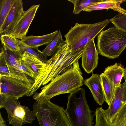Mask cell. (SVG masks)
I'll list each match as a JSON object with an SVG mask.
<instances>
[{
  "label": "cell",
  "instance_id": "obj_21",
  "mask_svg": "<svg viewBox=\"0 0 126 126\" xmlns=\"http://www.w3.org/2000/svg\"><path fill=\"white\" fill-rule=\"evenodd\" d=\"M1 42L7 48L18 55L22 54L18 45V39L11 34H4L0 36Z\"/></svg>",
  "mask_w": 126,
  "mask_h": 126
},
{
  "label": "cell",
  "instance_id": "obj_2",
  "mask_svg": "<svg viewBox=\"0 0 126 126\" xmlns=\"http://www.w3.org/2000/svg\"><path fill=\"white\" fill-rule=\"evenodd\" d=\"M82 73L77 61L33 96L36 101L41 98L50 99L61 94L70 93L83 85Z\"/></svg>",
  "mask_w": 126,
  "mask_h": 126
},
{
  "label": "cell",
  "instance_id": "obj_11",
  "mask_svg": "<svg viewBox=\"0 0 126 126\" xmlns=\"http://www.w3.org/2000/svg\"><path fill=\"white\" fill-rule=\"evenodd\" d=\"M40 5V4L33 5L24 11L13 29L11 34L12 35L17 39L21 40L26 36Z\"/></svg>",
  "mask_w": 126,
  "mask_h": 126
},
{
  "label": "cell",
  "instance_id": "obj_28",
  "mask_svg": "<svg viewBox=\"0 0 126 126\" xmlns=\"http://www.w3.org/2000/svg\"><path fill=\"white\" fill-rule=\"evenodd\" d=\"M0 76H7L9 74V70L6 65L0 64Z\"/></svg>",
  "mask_w": 126,
  "mask_h": 126
},
{
  "label": "cell",
  "instance_id": "obj_24",
  "mask_svg": "<svg viewBox=\"0 0 126 126\" xmlns=\"http://www.w3.org/2000/svg\"><path fill=\"white\" fill-rule=\"evenodd\" d=\"M72 3L74 6L73 13L79 14L83 10L92 5L100 2L102 0H68Z\"/></svg>",
  "mask_w": 126,
  "mask_h": 126
},
{
  "label": "cell",
  "instance_id": "obj_8",
  "mask_svg": "<svg viewBox=\"0 0 126 126\" xmlns=\"http://www.w3.org/2000/svg\"><path fill=\"white\" fill-rule=\"evenodd\" d=\"M0 93L18 99L27 96L33 83L14 77L0 76Z\"/></svg>",
  "mask_w": 126,
  "mask_h": 126
},
{
  "label": "cell",
  "instance_id": "obj_6",
  "mask_svg": "<svg viewBox=\"0 0 126 126\" xmlns=\"http://www.w3.org/2000/svg\"><path fill=\"white\" fill-rule=\"evenodd\" d=\"M50 100L41 98L33 104V110L40 126H70L63 108Z\"/></svg>",
  "mask_w": 126,
  "mask_h": 126
},
{
  "label": "cell",
  "instance_id": "obj_20",
  "mask_svg": "<svg viewBox=\"0 0 126 126\" xmlns=\"http://www.w3.org/2000/svg\"><path fill=\"white\" fill-rule=\"evenodd\" d=\"M66 43L63 40L62 35L59 30L54 39L47 45L45 48L42 51L43 54L46 57L53 56L56 54L63 45Z\"/></svg>",
  "mask_w": 126,
  "mask_h": 126
},
{
  "label": "cell",
  "instance_id": "obj_4",
  "mask_svg": "<svg viewBox=\"0 0 126 126\" xmlns=\"http://www.w3.org/2000/svg\"><path fill=\"white\" fill-rule=\"evenodd\" d=\"M97 46L101 55L117 58L126 47V33L115 27L102 31L97 36Z\"/></svg>",
  "mask_w": 126,
  "mask_h": 126
},
{
  "label": "cell",
  "instance_id": "obj_22",
  "mask_svg": "<svg viewBox=\"0 0 126 126\" xmlns=\"http://www.w3.org/2000/svg\"><path fill=\"white\" fill-rule=\"evenodd\" d=\"M21 57L33 70L36 76L46 64V63L43 62L34 56L26 52H24Z\"/></svg>",
  "mask_w": 126,
  "mask_h": 126
},
{
  "label": "cell",
  "instance_id": "obj_10",
  "mask_svg": "<svg viewBox=\"0 0 126 126\" xmlns=\"http://www.w3.org/2000/svg\"><path fill=\"white\" fill-rule=\"evenodd\" d=\"M95 115V126H126V104L119 109L112 121L107 118L102 108H97Z\"/></svg>",
  "mask_w": 126,
  "mask_h": 126
},
{
  "label": "cell",
  "instance_id": "obj_13",
  "mask_svg": "<svg viewBox=\"0 0 126 126\" xmlns=\"http://www.w3.org/2000/svg\"><path fill=\"white\" fill-rule=\"evenodd\" d=\"M126 104V82L121 84L108 108L105 111L107 118L112 120L119 109Z\"/></svg>",
  "mask_w": 126,
  "mask_h": 126
},
{
  "label": "cell",
  "instance_id": "obj_27",
  "mask_svg": "<svg viewBox=\"0 0 126 126\" xmlns=\"http://www.w3.org/2000/svg\"><path fill=\"white\" fill-rule=\"evenodd\" d=\"M18 67L21 70L29 76L35 79L36 74L31 67L22 59L21 57L18 59Z\"/></svg>",
  "mask_w": 126,
  "mask_h": 126
},
{
  "label": "cell",
  "instance_id": "obj_12",
  "mask_svg": "<svg viewBox=\"0 0 126 126\" xmlns=\"http://www.w3.org/2000/svg\"><path fill=\"white\" fill-rule=\"evenodd\" d=\"M93 39L85 45L81 56L82 65L85 71L90 74L97 67L98 62V53Z\"/></svg>",
  "mask_w": 126,
  "mask_h": 126
},
{
  "label": "cell",
  "instance_id": "obj_3",
  "mask_svg": "<svg viewBox=\"0 0 126 126\" xmlns=\"http://www.w3.org/2000/svg\"><path fill=\"white\" fill-rule=\"evenodd\" d=\"M64 111L70 126H93V116L83 88H79L70 93Z\"/></svg>",
  "mask_w": 126,
  "mask_h": 126
},
{
  "label": "cell",
  "instance_id": "obj_31",
  "mask_svg": "<svg viewBox=\"0 0 126 126\" xmlns=\"http://www.w3.org/2000/svg\"><path fill=\"white\" fill-rule=\"evenodd\" d=\"M0 126H7L5 124H0Z\"/></svg>",
  "mask_w": 126,
  "mask_h": 126
},
{
  "label": "cell",
  "instance_id": "obj_18",
  "mask_svg": "<svg viewBox=\"0 0 126 126\" xmlns=\"http://www.w3.org/2000/svg\"><path fill=\"white\" fill-rule=\"evenodd\" d=\"M20 57V56L8 49L2 45L0 54V64L20 69L18 67V60Z\"/></svg>",
  "mask_w": 126,
  "mask_h": 126
},
{
  "label": "cell",
  "instance_id": "obj_25",
  "mask_svg": "<svg viewBox=\"0 0 126 126\" xmlns=\"http://www.w3.org/2000/svg\"><path fill=\"white\" fill-rule=\"evenodd\" d=\"M16 0H0V27L2 25Z\"/></svg>",
  "mask_w": 126,
  "mask_h": 126
},
{
  "label": "cell",
  "instance_id": "obj_26",
  "mask_svg": "<svg viewBox=\"0 0 126 126\" xmlns=\"http://www.w3.org/2000/svg\"><path fill=\"white\" fill-rule=\"evenodd\" d=\"M109 20L115 27L126 33V15L119 13Z\"/></svg>",
  "mask_w": 126,
  "mask_h": 126
},
{
  "label": "cell",
  "instance_id": "obj_19",
  "mask_svg": "<svg viewBox=\"0 0 126 126\" xmlns=\"http://www.w3.org/2000/svg\"><path fill=\"white\" fill-rule=\"evenodd\" d=\"M100 75L105 101L109 106L111 103L118 88L116 87L112 81L103 73Z\"/></svg>",
  "mask_w": 126,
  "mask_h": 126
},
{
  "label": "cell",
  "instance_id": "obj_23",
  "mask_svg": "<svg viewBox=\"0 0 126 126\" xmlns=\"http://www.w3.org/2000/svg\"><path fill=\"white\" fill-rule=\"evenodd\" d=\"M18 45L22 52H26L33 55L43 62L46 63L48 60L47 57L44 56L42 51L38 49L31 47L18 39Z\"/></svg>",
  "mask_w": 126,
  "mask_h": 126
},
{
  "label": "cell",
  "instance_id": "obj_15",
  "mask_svg": "<svg viewBox=\"0 0 126 126\" xmlns=\"http://www.w3.org/2000/svg\"><path fill=\"white\" fill-rule=\"evenodd\" d=\"M59 30L48 34L39 36H26L21 41L29 46L38 49L41 46L47 45L51 42L58 34Z\"/></svg>",
  "mask_w": 126,
  "mask_h": 126
},
{
  "label": "cell",
  "instance_id": "obj_1",
  "mask_svg": "<svg viewBox=\"0 0 126 126\" xmlns=\"http://www.w3.org/2000/svg\"><path fill=\"white\" fill-rule=\"evenodd\" d=\"M83 49L73 51L68 47L66 43L63 45L36 76L27 96L33 95L42 85L51 81L64 70L78 61L81 57Z\"/></svg>",
  "mask_w": 126,
  "mask_h": 126
},
{
  "label": "cell",
  "instance_id": "obj_9",
  "mask_svg": "<svg viewBox=\"0 0 126 126\" xmlns=\"http://www.w3.org/2000/svg\"><path fill=\"white\" fill-rule=\"evenodd\" d=\"M21 0H16L2 26L0 27V36L11 34L14 28L24 12Z\"/></svg>",
  "mask_w": 126,
  "mask_h": 126
},
{
  "label": "cell",
  "instance_id": "obj_30",
  "mask_svg": "<svg viewBox=\"0 0 126 126\" xmlns=\"http://www.w3.org/2000/svg\"><path fill=\"white\" fill-rule=\"evenodd\" d=\"M123 77L124 78L125 81L126 82V67L125 68V71Z\"/></svg>",
  "mask_w": 126,
  "mask_h": 126
},
{
  "label": "cell",
  "instance_id": "obj_17",
  "mask_svg": "<svg viewBox=\"0 0 126 126\" xmlns=\"http://www.w3.org/2000/svg\"><path fill=\"white\" fill-rule=\"evenodd\" d=\"M125 68L121 64L116 63L106 67L103 73L118 88L121 84V81L123 77Z\"/></svg>",
  "mask_w": 126,
  "mask_h": 126
},
{
  "label": "cell",
  "instance_id": "obj_7",
  "mask_svg": "<svg viewBox=\"0 0 126 126\" xmlns=\"http://www.w3.org/2000/svg\"><path fill=\"white\" fill-rule=\"evenodd\" d=\"M17 99L7 96L3 108L7 113L9 124L13 126H22L31 124L36 117L34 110H31L28 107L20 105Z\"/></svg>",
  "mask_w": 126,
  "mask_h": 126
},
{
  "label": "cell",
  "instance_id": "obj_14",
  "mask_svg": "<svg viewBox=\"0 0 126 126\" xmlns=\"http://www.w3.org/2000/svg\"><path fill=\"white\" fill-rule=\"evenodd\" d=\"M83 84L89 88L97 103L101 106L105 99L100 75L93 73L89 78L83 80Z\"/></svg>",
  "mask_w": 126,
  "mask_h": 126
},
{
  "label": "cell",
  "instance_id": "obj_29",
  "mask_svg": "<svg viewBox=\"0 0 126 126\" xmlns=\"http://www.w3.org/2000/svg\"><path fill=\"white\" fill-rule=\"evenodd\" d=\"M0 109H1L3 108L4 104L7 98V96L0 93Z\"/></svg>",
  "mask_w": 126,
  "mask_h": 126
},
{
  "label": "cell",
  "instance_id": "obj_5",
  "mask_svg": "<svg viewBox=\"0 0 126 126\" xmlns=\"http://www.w3.org/2000/svg\"><path fill=\"white\" fill-rule=\"evenodd\" d=\"M110 22L109 19H107L93 24L76 23L64 35L66 43L72 50L83 49L87 44L94 39Z\"/></svg>",
  "mask_w": 126,
  "mask_h": 126
},
{
  "label": "cell",
  "instance_id": "obj_16",
  "mask_svg": "<svg viewBox=\"0 0 126 126\" xmlns=\"http://www.w3.org/2000/svg\"><path fill=\"white\" fill-rule=\"evenodd\" d=\"M125 1L121 0H102V1L92 5L84 9L83 11L91 12L92 11L106 9H111L126 15V10L122 8L120 4Z\"/></svg>",
  "mask_w": 126,
  "mask_h": 126
}]
</instances>
